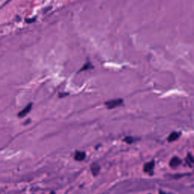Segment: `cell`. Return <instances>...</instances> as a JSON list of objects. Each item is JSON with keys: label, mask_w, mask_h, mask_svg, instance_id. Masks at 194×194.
Returning <instances> with one entry per match:
<instances>
[{"label": "cell", "mask_w": 194, "mask_h": 194, "mask_svg": "<svg viewBox=\"0 0 194 194\" xmlns=\"http://www.w3.org/2000/svg\"><path fill=\"white\" fill-rule=\"evenodd\" d=\"M105 105L108 109H112V108H116V107L120 106L123 104V99H112V100L108 101V102H105Z\"/></svg>", "instance_id": "obj_1"}, {"label": "cell", "mask_w": 194, "mask_h": 194, "mask_svg": "<svg viewBox=\"0 0 194 194\" xmlns=\"http://www.w3.org/2000/svg\"><path fill=\"white\" fill-rule=\"evenodd\" d=\"M154 167H155V162L153 161H151V162L145 164L144 167H143V171L146 173H152Z\"/></svg>", "instance_id": "obj_2"}, {"label": "cell", "mask_w": 194, "mask_h": 194, "mask_svg": "<svg viewBox=\"0 0 194 194\" xmlns=\"http://www.w3.org/2000/svg\"><path fill=\"white\" fill-rule=\"evenodd\" d=\"M32 103H30L28 104L27 105L26 107H25L24 109H22L21 111L19 113H18V118H24V116H26L28 114V113L31 112V108H32Z\"/></svg>", "instance_id": "obj_3"}, {"label": "cell", "mask_w": 194, "mask_h": 194, "mask_svg": "<svg viewBox=\"0 0 194 194\" xmlns=\"http://www.w3.org/2000/svg\"><path fill=\"white\" fill-rule=\"evenodd\" d=\"M181 159H179L178 157H173L172 159H171V161H170V166L172 167V168H175V167H178V165H181Z\"/></svg>", "instance_id": "obj_4"}, {"label": "cell", "mask_w": 194, "mask_h": 194, "mask_svg": "<svg viewBox=\"0 0 194 194\" xmlns=\"http://www.w3.org/2000/svg\"><path fill=\"white\" fill-rule=\"evenodd\" d=\"M90 169L93 174L94 176H97L99 173V171H100V166H99L97 163H93L90 166Z\"/></svg>", "instance_id": "obj_5"}, {"label": "cell", "mask_w": 194, "mask_h": 194, "mask_svg": "<svg viewBox=\"0 0 194 194\" xmlns=\"http://www.w3.org/2000/svg\"><path fill=\"white\" fill-rule=\"evenodd\" d=\"M86 158V153L84 152L78 151L75 154V159L76 161H83Z\"/></svg>", "instance_id": "obj_6"}, {"label": "cell", "mask_w": 194, "mask_h": 194, "mask_svg": "<svg viewBox=\"0 0 194 194\" xmlns=\"http://www.w3.org/2000/svg\"><path fill=\"white\" fill-rule=\"evenodd\" d=\"M181 134L180 133V132H173V133H171V134L169 135L168 140L169 142L175 141V140H177L180 137H181Z\"/></svg>", "instance_id": "obj_7"}, {"label": "cell", "mask_w": 194, "mask_h": 194, "mask_svg": "<svg viewBox=\"0 0 194 194\" xmlns=\"http://www.w3.org/2000/svg\"><path fill=\"white\" fill-rule=\"evenodd\" d=\"M124 141L127 143H132L134 141V139L132 137H127L124 139Z\"/></svg>", "instance_id": "obj_8"}, {"label": "cell", "mask_w": 194, "mask_h": 194, "mask_svg": "<svg viewBox=\"0 0 194 194\" xmlns=\"http://www.w3.org/2000/svg\"><path fill=\"white\" fill-rule=\"evenodd\" d=\"M187 159H188V161H190L191 163H194V158L192 156L190 153H189L188 155H187Z\"/></svg>", "instance_id": "obj_9"}, {"label": "cell", "mask_w": 194, "mask_h": 194, "mask_svg": "<svg viewBox=\"0 0 194 194\" xmlns=\"http://www.w3.org/2000/svg\"><path fill=\"white\" fill-rule=\"evenodd\" d=\"M159 194H171V193H165V192H163V191H160L159 192Z\"/></svg>", "instance_id": "obj_10"}]
</instances>
